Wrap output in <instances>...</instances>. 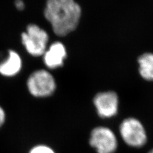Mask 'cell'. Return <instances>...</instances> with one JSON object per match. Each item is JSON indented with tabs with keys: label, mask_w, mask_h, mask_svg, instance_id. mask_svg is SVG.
I'll return each instance as SVG.
<instances>
[{
	"label": "cell",
	"mask_w": 153,
	"mask_h": 153,
	"mask_svg": "<svg viewBox=\"0 0 153 153\" xmlns=\"http://www.w3.org/2000/svg\"><path fill=\"white\" fill-rule=\"evenodd\" d=\"M93 103L100 117L110 118L117 113L119 99L114 91L98 93L94 98Z\"/></svg>",
	"instance_id": "6"
},
{
	"label": "cell",
	"mask_w": 153,
	"mask_h": 153,
	"mask_svg": "<svg viewBox=\"0 0 153 153\" xmlns=\"http://www.w3.org/2000/svg\"><path fill=\"white\" fill-rule=\"evenodd\" d=\"M121 135L128 145L140 147L147 141V136L142 123L135 118H128L124 120L120 126Z\"/></svg>",
	"instance_id": "5"
},
{
	"label": "cell",
	"mask_w": 153,
	"mask_h": 153,
	"mask_svg": "<svg viewBox=\"0 0 153 153\" xmlns=\"http://www.w3.org/2000/svg\"><path fill=\"white\" fill-rule=\"evenodd\" d=\"M89 144L97 153H114L117 147V140L111 129L99 126L91 133Z\"/></svg>",
	"instance_id": "4"
},
{
	"label": "cell",
	"mask_w": 153,
	"mask_h": 153,
	"mask_svg": "<svg viewBox=\"0 0 153 153\" xmlns=\"http://www.w3.org/2000/svg\"><path fill=\"white\" fill-rule=\"evenodd\" d=\"M44 56L45 66L50 69H56L63 65L67 54L65 45L59 42H56L47 48Z\"/></svg>",
	"instance_id": "7"
},
{
	"label": "cell",
	"mask_w": 153,
	"mask_h": 153,
	"mask_svg": "<svg viewBox=\"0 0 153 153\" xmlns=\"http://www.w3.org/2000/svg\"><path fill=\"white\" fill-rule=\"evenodd\" d=\"M16 7L19 10H22L25 8V3H24L22 0H16L15 1Z\"/></svg>",
	"instance_id": "12"
},
{
	"label": "cell",
	"mask_w": 153,
	"mask_h": 153,
	"mask_svg": "<svg viewBox=\"0 0 153 153\" xmlns=\"http://www.w3.org/2000/svg\"><path fill=\"white\" fill-rule=\"evenodd\" d=\"M81 8L75 0H47L44 16L59 36H66L77 27Z\"/></svg>",
	"instance_id": "1"
},
{
	"label": "cell",
	"mask_w": 153,
	"mask_h": 153,
	"mask_svg": "<svg viewBox=\"0 0 153 153\" xmlns=\"http://www.w3.org/2000/svg\"><path fill=\"white\" fill-rule=\"evenodd\" d=\"M29 153H56L49 146L44 144H39L33 147Z\"/></svg>",
	"instance_id": "10"
},
{
	"label": "cell",
	"mask_w": 153,
	"mask_h": 153,
	"mask_svg": "<svg viewBox=\"0 0 153 153\" xmlns=\"http://www.w3.org/2000/svg\"><path fill=\"white\" fill-rule=\"evenodd\" d=\"M138 62L142 77L148 81H153V53L143 54L139 57Z\"/></svg>",
	"instance_id": "9"
},
{
	"label": "cell",
	"mask_w": 153,
	"mask_h": 153,
	"mask_svg": "<svg viewBox=\"0 0 153 153\" xmlns=\"http://www.w3.org/2000/svg\"><path fill=\"white\" fill-rule=\"evenodd\" d=\"M149 153H153V149H152V150H151Z\"/></svg>",
	"instance_id": "13"
},
{
	"label": "cell",
	"mask_w": 153,
	"mask_h": 153,
	"mask_svg": "<svg viewBox=\"0 0 153 153\" xmlns=\"http://www.w3.org/2000/svg\"><path fill=\"white\" fill-rule=\"evenodd\" d=\"M6 119V114L4 109L0 106V128H1L3 124L5 122Z\"/></svg>",
	"instance_id": "11"
},
{
	"label": "cell",
	"mask_w": 153,
	"mask_h": 153,
	"mask_svg": "<svg viewBox=\"0 0 153 153\" xmlns=\"http://www.w3.org/2000/svg\"><path fill=\"white\" fill-rule=\"evenodd\" d=\"M21 40L28 53L33 56L38 57L43 56L47 49L49 35L38 25L31 24L22 34Z\"/></svg>",
	"instance_id": "2"
},
{
	"label": "cell",
	"mask_w": 153,
	"mask_h": 153,
	"mask_svg": "<svg viewBox=\"0 0 153 153\" xmlns=\"http://www.w3.org/2000/svg\"><path fill=\"white\" fill-rule=\"evenodd\" d=\"M22 68V59L17 52L9 51L6 59L0 62V74L5 76L16 75Z\"/></svg>",
	"instance_id": "8"
},
{
	"label": "cell",
	"mask_w": 153,
	"mask_h": 153,
	"mask_svg": "<svg viewBox=\"0 0 153 153\" xmlns=\"http://www.w3.org/2000/svg\"><path fill=\"white\" fill-rule=\"evenodd\" d=\"M27 87L33 97L44 98L54 93L56 84L54 76L50 72L45 70H38L29 76Z\"/></svg>",
	"instance_id": "3"
}]
</instances>
